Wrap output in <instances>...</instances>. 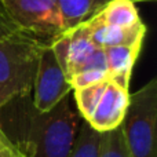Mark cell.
I'll use <instances>...</instances> for the list:
<instances>
[{
    "label": "cell",
    "mask_w": 157,
    "mask_h": 157,
    "mask_svg": "<svg viewBox=\"0 0 157 157\" xmlns=\"http://www.w3.org/2000/svg\"><path fill=\"white\" fill-rule=\"evenodd\" d=\"M0 128L24 157H69L81 125L73 91L47 112L35 109L29 95L0 108Z\"/></svg>",
    "instance_id": "6da1fadb"
},
{
    "label": "cell",
    "mask_w": 157,
    "mask_h": 157,
    "mask_svg": "<svg viewBox=\"0 0 157 157\" xmlns=\"http://www.w3.org/2000/svg\"><path fill=\"white\" fill-rule=\"evenodd\" d=\"M47 44L24 30L0 39V108L32 92L39 58Z\"/></svg>",
    "instance_id": "7a4b0ae2"
},
{
    "label": "cell",
    "mask_w": 157,
    "mask_h": 157,
    "mask_svg": "<svg viewBox=\"0 0 157 157\" xmlns=\"http://www.w3.org/2000/svg\"><path fill=\"white\" fill-rule=\"evenodd\" d=\"M157 78L130 94L121 123L123 136L130 157H157Z\"/></svg>",
    "instance_id": "3957f363"
},
{
    "label": "cell",
    "mask_w": 157,
    "mask_h": 157,
    "mask_svg": "<svg viewBox=\"0 0 157 157\" xmlns=\"http://www.w3.org/2000/svg\"><path fill=\"white\" fill-rule=\"evenodd\" d=\"M21 30L46 43L65 32L58 0H0Z\"/></svg>",
    "instance_id": "277c9868"
},
{
    "label": "cell",
    "mask_w": 157,
    "mask_h": 157,
    "mask_svg": "<svg viewBox=\"0 0 157 157\" xmlns=\"http://www.w3.org/2000/svg\"><path fill=\"white\" fill-rule=\"evenodd\" d=\"M32 91V103L39 112L52 109L59 101L73 91L50 44L44 47L39 58Z\"/></svg>",
    "instance_id": "5b68a950"
},
{
    "label": "cell",
    "mask_w": 157,
    "mask_h": 157,
    "mask_svg": "<svg viewBox=\"0 0 157 157\" xmlns=\"http://www.w3.org/2000/svg\"><path fill=\"white\" fill-rule=\"evenodd\" d=\"M50 46L68 80L81 71L88 57L97 48L91 40V29L87 21L66 29Z\"/></svg>",
    "instance_id": "8992f818"
},
{
    "label": "cell",
    "mask_w": 157,
    "mask_h": 157,
    "mask_svg": "<svg viewBox=\"0 0 157 157\" xmlns=\"http://www.w3.org/2000/svg\"><path fill=\"white\" fill-rule=\"evenodd\" d=\"M130 102V91L108 78L106 86L87 124L98 132H108L120 127Z\"/></svg>",
    "instance_id": "52a82bcc"
},
{
    "label": "cell",
    "mask_w": 157,
    "mask_h": 157,
    "mask_svg": "<svg viewBox=\"0 0 157 157\" xmlns=\"http://www.w3.org/2000/svg\"><path fill=\"white\" fill-rule=\"evenodd\" d=\"M88 25L91 29V40L99 48L113 46H134L144 44V39L146 35V25L144 22L134 25L131 28H117L105 25L99 22L95 17L88 19Z\"/></svg>",
    "instance_id": "ba28073f"
},
{
    "label": "cell",
    "mask_w": 157,
    "mask_h": 157,
    "mask_svg": "<svg viewBox=\"0 0 157 157\" xmlns=\"http://www.w3.org/2000/svg\"><path fill=\"white\" fill-rule=\"evenodd\" d=\"M142 46H113L106 47V66H108V77L113 80L120 87L128 90L132 69L135 65Z\"/></svg>",
    "instance_id": "9c48e42d"
},
{
    "label": "cell",
    "mask_w": 157,
    "mask_h": 157,
    "mask_svg": "<svg viewBox=\"0 0 157 157\" xmlns=\"http://www.w3.org/2000/svg\"><path fill=\"white\" fill-rule=\"evenodd\" d=\"M110 2L112 0H58L65 30L91 19ZM131 2L138 3L155 2V0H131Z\"/></svg>",
    "instance_id": "30bf717a"
},
{
    "label": "cell",
    "mask_w": 157,
    "mask_h": 157,
    "mask_svg": "<svg viewBox=\"0 0 157 157\" xmlns=\"http://www.w3.org/2000/svg\"><path fill=\"white\" fill-rule=\"evenodd\" d=\"M94 17L102 24L117 28H131L142 21L136 4L131 0H112Z\"/></svg>",
    "instance_id": "8fae6325"
},
{
    "label": "cell",
    "mask_w": 157,
    "mask_h": 157,
    "mask_svg": "<svg viewBox=\"0 0 157 157\" xmlns=\"http://www.w3.org/2000/svg\"><path fill=\"white\" fill-rule=\"evenodd\" d=\"M101 144V132L91 128L86 121H81L76 144L69 157H98Z\"/></svg>",
    "instance_id": "7c38bea8"
},
{
    "label": "cell",
    "mask_w": 157,
    "mask_h": 157,
    "mask_svg": "<svg viewBox=\"0 0 157 157\" xmlns=\"http://www.w3.org/2000/svg\"><path fill=\"white\" fill-rule=\"evenodd\" d=\"M98 157H130L125 147L121 125L116 130L101 134Z\"/></svg>",
    "instance_id": "4fadbf2b"
},
{
    "label": "cell",
    "mask_w": 157,
    "mask_h": 157,
    "mask_svg": "<svg viewBox=\"0 0 157 157\" xmlns=\"http://www.w3.org/2000/svg\"><path fill=\"white\" fill-rule=\"evenodd\" d=\"M108 77V73L102 71H81L76 73L73 77L69 80L71 83L72 88L76 90V88H81V87H87V86H91L94 83H98V81H102L106 80Z\"/></svg>",
    "instance_id": "5bb4252c"
},
{
    "label": "cell",
    "mask_w": 157,
    "mask_h": 157,
    "mask_svg": "<svg viewBox=\"0 0 157 157\" xmlns=\"http://www.w3.org/2000/svg\"><path fill=\"white\" fill-rule=\"evenodd\" d=\"M18 30H21V29H19L15 22L8 17V14L6 13V10L3 8L2 3H0V39L13 35V33L18 32Z\"/></svg>",
    "instance_id": "9a60e30c"
},
{
    "label": "cell",
    "mask_w": 157,
    "mask_h": 157,
    "mask_svg": "<svg viewBox=\"0 0 157 157\" xmlns=\"http://www.w3.org/2000/svg\"><path fill=\"white\" fill-rule=\"evenodd\" d=\"M0 157H24V156L15 149V146H14L13 144H10L2 153H0Z\"/></svg>",
    "instance_id": "2e32d148"
},
{
    "label": "cell",
    "mask_w": 157,
    "mask_h": 157,
    "mask_svg": "<svg viewBox=\"0 0 157 157\" xmlns=\"http://www.w3.org/2000/svg\"><path fill=\"white\" fill-rule=\"evenodd\" d=\"M10 144H11V142L8 141V138H7V136H6V134L3 132V131H2V128H0V153H2L3 150H4L6 147H7Z\"/></svg>",
    "instance_id": "e0dca14e"
}]
</instances>
